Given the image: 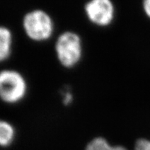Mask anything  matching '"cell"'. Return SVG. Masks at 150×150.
Instances as JSON below:
<instances>
[{"label":"cell","instance_id":"obj_1","mask_svg":"<svg viewBox=\"0 0 150 150\" xmlns=\"http://www.w3.org/2000/svg\"><path fill=\"white\" fill-rule=\"evenodd\" d=\"M54 48L58 61L67 68L76 66L83 55L81 38L72 31L62 32L56 38Z\"/></svg>","mask_w":150,"mask_h":150},{"label":"cell","instance_id":"obj_2","mask_svg":"<svg viewBox=\"0 0 150 150\" xmlns=\"http://www.w3.org/2000/svg\"><path fill=\"white\" fill-rule=\"evenodd\" d=\"M24 33L31 40L42 42L48 40L53 34L54 24L50 14L42 9H33L22 18Z\"/></svg>","mask_w":150,"mask_h":150},{"label":"cell","instance_id":"obj_3","mask_svg":"<svg viewBox=\"0 0 150 150\" xmlns=\"http://www.w3.org/2000/svg\"><path fill=\"white\" fill-rule=\"evenodd\" d=\"M27 83L21 73L11 69L0 72V97L6 104H16L27 94Z\"/></svg>","mask_w":150,"mask_h":150},{"label":"cell","instance_id":"obj_4","mask_svg":"<svg viewBox=\"0 0 150 150\" xmlns=\"http://www.w3.org/2000/svg\"><path fill=\"white\" fill-rule=\"evenodd\" d=\"M84 11L89 21L99 27L109 25L115 17V6L110 0H91L84 5Z\"/></svg>","mask_w":150,"mask_h":150},{"label":"cell","instance_id":"obj_5","mask_svg":"<svg viewBox=\"0 0 150 150\" xmlns=\"http://www.w3.org/2000/svg\"><path fill=\"white\" fill-rule=\"evenodd\" d=\"M13 34L8 27H0V60L8 59L12 50Z\"/></svg>","mask_w":150,"mask_h":150},{"label":"cell","instance_id":"obj_6","mask_svg":"<svg viewBox=\"0 0 150 150\" xmlns=\"http://www.w3.org/2000/svg\"><path fill=\"white\" fill-rule=\"evenodd\" d=\"M15 136L14 127L6 120L0 121V144L6 147L12 142Z\"/></svg>","mask_w":150,"mask_h":150},{"label":"cell","instance_id":"obj_7","mask_svg":"<svg viewBox=\"0 0 150 150\" xmlns=\"http://www.w3.org/2000/svg\"><path fill=\"white\" fill-rule=\"evenodd\" d=\"M85 150H127L122 146H112L102 137H96L88 142Z\"/></svg>","mask_w":150,"mask_h":150},{"label":"cell","instance_id":"obj_8","mask_svg":"<svg viewBox=\"0 0 150 150\" xmlns=\"http://www.w3.org/2000/svg\"><path fill=\"white\" fill-rule=\"evenodd\" d=\"M134 150H150V140L145 138L137 140L135 144Z\"/></svg>","mask_w":150,"mask_h":150},{"label":"cell","instance_id":"obj_9","mask_svg":"<svg viewBox=\"0 0 150 150\" xmlns=\"http://www.w3.org/2000/svg\"><path fill=\"white\" fill-rule=\"evenodd\" d=\"M72 95L70 92H66L63 95V104L65 105H68L70 104L72 101Z\"/></svg>","mask_w":150,"mask_h":150},{"label":"cell","instance_id":"obj_10","mask_svg":"<svg viewBox=\"0 0 150 150\" xmlns=\"http://www.w3.org/2000/svg\"><path fill=\"white\" fill-rule=\"evenodd\" d=\"M142 8L145 14L150 18V0H145L143 1Z\"/></svg>","mask_w":150,"mask_h":150}]
</instances>
